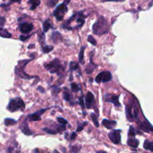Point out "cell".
I'll use <instances>...</instances> for the list:
<instances>
[{
  "instance_id": "484cf974",
  "label": "cell",
  "mask_w": 153,
  "mask_h": 153,
  "mask_svg": "<svg viewBox=\"0 0 153 153\" xmlns=\"http://www.w3.org/2000/svg\"><path fill=\"white\" fill-rule=\"evenodd\" d=\"M70 150H71V153H78L81 149V146H71L70 147Z\"/></svg>"
},
{
  "instance_id": "f35d334b",
  "label": "cell",
  "mask_w": 153,
  "mask_h": 153,
  "mask_svg": "<svg viewBox=\"0 0 153 153\" xmlns=\"http://www.w3.org/2000/svg\"><path fill=\"white\" fill-rule=\"evenodd\" d=\"M30 37V36L28 35V36H24V35H21L20 37V40H22V41H26L27 39H28Z\"/></svg>"
},
{
  "instance_id": "277c9868",
  "label": "cell",
  "mask_w": 153,
  "mask_h": 153,
  "mask_svg": "<svg viewBox=\"0 0 153 153\" xmlns=\"http://www.w3.org/2000/svg\"><path fill=\"white\" fill-rule=\"evenodd\" d=\"M45 67L51 73H58L59 72H61L63 69L58 59H55L52 62L46 63L45 65Z\"/></svg>"
},
{
  "instance_id": "44dd1931",
  "label": "cell",
  "mask_w": 153,
  "mask_h": 153,
  "mask_svg": "<svg viewBox=\"0 0 153 153\" xmlns=\"http://www.w3.org/2000/svg\"><path fill=\"white\" fill-rule=\"evenodd\" d=\"M5 125L7 126H12V125H14V124H15L16 123V120H14V119H11V118H6L5 120Z\"/></svg>"
},
{
  "instance_id": "6da1fadb",
  "label": "cell",
  "mask_w": 153,
  "mask_h": 153,
  "mask_svg": "<svg viewBox=\"0 0 153 153\" xmlns=\"http://www.w3.org/2000/svg\"><path fill=\"white\" fill-rule=\"evenodd\" d=\"M109 27L105 19L103 16H101L96 22L93 26V32L96 35H102L108 32Z\"/></svg>"
},
{
  "instance_id": "7402d4cb",
  "label": "cell",
  "mask_w": 153,
  "mask_h": 153,
  "mask_svg": "<svg viewBox=\"0 0 153 153\" xmlns=\"http://www.w3.org/2000/svg\"><path fill=\"white\" fill-rule=\"evenodd\" d=\"M32 6H31V8H30V9L31 10H34V9H35L36 8H37V6L39 5V4L40 3V1H36V0H33V1H29L28 2Z\"/></svg>"
},
{
  "instance_id": "d4e9b609",
  "label": "cell",
  "mask_w": 153,
  "mask_h": 153,
  "mask_svg": "<svg viewBox=\"0 0 153 153\" xmlns=\"http://www.w3.org/2000/svg\"><path fill=\"white\" fill-rule=\"evenodd\" d=\"M42 49L43 52L44 53H49L52 50H53V46H45L42 48Z\"/></svg>"
},
{
  "instance_id": "4fadbf2b",
  "label": "cell",
  "mask_w": 153,
  "mask_h": 153,
  "mask_svg": "<svg viewBox=\"0 0 153 153\" xmlns=\"http://www.w3.org/2000/svg\"><path fill=\"white\" fill-rule=\"evenodd\" d=\"M20 128H21L22 132H23V134H25L26 135H32L33 134V132L29 129L26 122H23L20 126Z\"/></svg>"
},
{
  "instance_id": "e0dca14e",
  "label": "cell",
  "mask_w": 153,
  "mask_h": 153,
  "mask_svg": "<svg viewBox=\"0 0 153 153\" xmlns=\"http://www.w3.org/2000/svg\"><path fill=\"white\" fill-rule=\"evenodd\" d=\"M143 147L146 149L153 152V142H150L149 140H146L143 144Z\"/></svg>"
},
{
  "instance_id": "ac0fdd59",
  "label": "cell",
  "mask_w": 153,
  "mask_h": 153,
  "mask_svg": "<svg viewBox=\"0 0 153 153\" xmlns=\"http://www.w3.org/2000/svg\"><path fill=\"white\" fill-rule=\"evenodd\" d=\"M0 36L5 37V38H10V37H11V34H10L5 29L2 28V29H0Z\"/></svg>"
},
{
  "instance_id": "83f0119b",
  "label": "cell",
  "mask_w": 153,
  "mask_h": 153,
  "mask_svg": "<svg viewBox=\"0 0 153 153\" xmlns=\"http://www.w3.org/2000/svg\"><path fill=\"white\" fill-rule=\"evenodd\" d=\"M71 88H72V90L74 92H78L79 90V86L77 84L73 83V84H71Z\"/></svg>"
},
{
  "instance_id": "30bf717a",
  "label": "cell",
  "mask_w": 153,
  "mask_h": 153,
  "mask_svg": "<svg viewBox=\"0 0 153 153\" xmlns=\"http://www.w3.org/2000/svg\"><path fill=\"white\" fill-rule=\"evenodd\" d=\"M105 100L108 102H112L115 106H120L119 102V96L114 94H106Z\"/></svg>"
},
{
  "instance_id": "74e56055",
  "label": "cell",
  "mask_w": 153,
  "mask_h": 153,
  "mask_svg": "<svg viewBox=\"0 0 153 153\" xmlns=\"http://www.w3.org/2000/svg\"><path fill=\"white\" fill-rule=\"evenodd\" d=\"M79 104L81 106L82 108H85V103H84V99L82 97H80L79 98Z\"/></svg>"
},
{
  "instance_id": "2e32d148",
  "label": "cell",
  "mask_w": 153,
  "mask_h": 153,
  "mask_svg": "<svg viewBox=\"0 0 153 153\" xmlns=\"http://www.w3.org/2000/svg\"><path fill=\"white\" fill-rule=\"evenodd\" d=\"M140 128H142L143 131H145V132H149L150 130H152V126L147 123V122H142V123H140Z\"/></svg>"
},
{
  "instance_id": "9c48e42d",
  "label": "cell",
  "mask_w": 153,
  "mask_h": 153,
  "mask_svg": "<svg viewBox=\"0 0 153 153\" xmlns=\"http://www.w3.org/2000/svg\"><path fill=\"white\" fill-rule=\"evenodd\" d=\"M46 111V109H42L40 111H37L36 113L32 114L30 115L27 116V119H28V120L30 121H38L41 120V114L44 111Z\"/></svg>"
},
{
  "instance_id": "d6986e66",
  "label": "cell",
  "mask_w": 153,
  "mask_h": 153,
  "mask_svg": "<svg viewBox=\"0 0 153 153\" xmlns=\"http://www.w3.org/2000/svg\"><path fill=\"white\" fill-rule=\"evenodd\" d=\"M85 47H81L79 52V62L82 64L85 63L84 61V52H85Z\"/></svg>"
},
{
  "instance_id": "7a4b0ae2",
  "label": "cell",
  "mask_w": 153,
  "mask_h": 153,
  "mask_svg": "<svg viewBox=\"0 0 153 153\" xmlns=\"http://www.w3.org/2000/svg\"><path fill=\"white\" fill-rule=\"evenodd\" d=\"M31 60L30 59H26V60H22V61H20L18 62V64L15 68V73L17 75H19L20 77H21L22 79H33L34 78V76H30L29 75H28L25 73L24 71V69L26 67V64Z\"/></svg>"
},
{
  "instance_id": "d6a6232c",
  "label": "cell",
  "mask_w": 153,
  "mask_h": 153,
  "mask_svg": "<svg viewBox=\"0 0 153 153\" xmlns=\"http://www.w3.org/2000/svg\"><path fill=\"white\" fill-rule=\"evenodd\" d=\"M5 22V17L0 16V29H2V27L4 26Z\"/></svg>"
},
{
  "instance_id": "3957f363",
  "label": "cell",
  "mask_w": 153,
  "mask_h": 153,
  "mask_svg": "<svg viewBox=\"0 0 153 153\" xmlns=\"http://www.w3.org/2000/svg\"><path fill=\"white\" fill-rule=\"evenodd\" d=\"M24 108H25L24 102L20 98L16 97V98L11 99L8 105V110L11 112H15L20 110H23Z\"/></svg>"
},
{
  "instance_id": "ab89813d",
  "label": "cell",
  "mask_w": 153,
  "mask_h": 153,
  "mask_svg": "<svg viewBox=\"0 0 153 153\" xmlns=\"http://www.w3.org/2000/svg\"><path fill=\"white\" fill-rule=\"evenodd\" d=\"M77 136V134H76V133L75 132H73L72 134H71V136H70V140H74L75 137Z\"/></svg>"
},
{
  "instance_id": "d590c367",
  "label": "cell",
  "mask_w": 153,
  "mask_h": 153,
  "mask_svg": "<svg viewBox=\"0 0 153 153\" xmlns=\"http://www.w3.org/2000/svg\"><path fill=\"white\" fill-rule=\"evenodd\" d=\"M85 125H87V122H83L81 125H80L78 127V128H77V130H76V132H80V131H81L83 128H84V127L85 126Z\"/></svg>"
},
{
  "instance_id": "9a60e30c",
  "label": "cell",
  "mask_w": 153,
  "mask_h": 153,
  "mask_svg": "<svg viewBox=\"0 0 153 153\" xmlns=\"http://www.w3.org/2000/svg\"><path fill=\"white\" fill-rule=\"evenodd\" d=\"M52 39L55 43L59 42L60 40H61L62 37H61V34L59 32H53L52 34Z\"/></svg>"
},
{
  "instance_id": "5b68a950",
  "label": "cell",
  "mask_w": 153,
  "mask_h": 153,
  "mask_svg": "<svg viewBox=\"0 0 153 153\" xmlns=\"http://www.w3.org/2000/svg\"><path fill=\"white\" fill-rule=\"evenodd\" d=\"M67 11V7L66 5V3H62L57 7V8L54 11V16L57 18V20L61 21L63 18L64 14Z\"/></svg>"
},
{
  "instance_id": "8fae6325",
  "label": "cell",
  "mask_w": 153,
  "mask_h": 153,
  "mask_svg": "<svg viewBox=\"0 0 153 153\" xmlns=\"http://www.w3.org/2000/svg\"><path fill=\"white\" fill-rule=\"evenodd\" d=\"M93 101H94V96L91 92H88L85 98V103H86V106L87 108H91Z\"/></svg>"
},
{
  "instance_id": "4dcf8cb0",
  "label": "cell",
  "mask_w": 153,
  "mask_h": 153,
  "mask_svg": "<svg viewBox=\"0 0 153 153\" xmlns=\"http://www.w3.org/2000/svg\"><path fill=\"white\" fill-rule=\"evenodd\" d=\"M63 99H65V100L67 101H70L71 99V95H70V93H68V92H65L64 93H63Z\"/></svg>"
},
{
  "instance_id": "4316f807",
  "label": "cell",
  "mask_w": 153,
  "mask_h": 153,
  "mask_svg": "<svg viewBox=\"0 0 153 153\" xmlns=\"http://www.w3.org/2000/svg\"><path fill=\"white\" fill-rule=\"evenodd\" d=\"M57 120H58V122H59L60 124H61L62 126H66V125L68 123V122L65 119L62 118V117H58V118H57Z\"/></svg>"
},
{
  "instance_id": "1f68e13d",
  "label": "cell",
  "mask_w": 153,
  "mask_h": 153,
  "mask_svg": "<svg viewBox=\"0 0 153 153\" xmlns=\"http://www.w3.org/2000/svg\"><path fill=\"white\" fill-rule=\"evenodd\" d=\"M43 131H46V132L49 133V134H56L57 132L56 131H54L52 129H50V128H43Z\"/></svg>"
},
{
  "instance_id": "52a82bcc",
  "label": "cell",
  "mask_w": 153,
  "mask_h": 153,
  "mask_svg": "<svg viewBox=\"0 0 153 153\" xmlns=\"http://www.w3.org/2000/svg\"><path fill=\"white\" fill-rule=\"evenodd\" d=\"M120 130H114L108 134V137L112 142L115 144H119L121 142V134Z\"/></svg>"
},
{
  "instance_id": "ffe728a7",
  "label": "cell",
  "mask_w": 153,
  "mask_h": 153,
  "mask_svg": "<svg viewBox=\"0 0 153 153\" xmlns=\"http://www.w3.org/2000/svg\"><path fill=\"white\" fill-rule=\"evenodd\" d=\"M43 27V31H44V32H46L49 31V29L52 27L51 23H50V22H49V20H46V21L44 22Z\"/></svg>"
},
{
  "instance_id": "ba28073f",
  "label": "cell",
  "mask_w": 153,
  "mask_h": 153,
  "mask_svg": "<svg viewBox=\"0 0 153 153\" xmlns=\"http://www.w3.org/2000/svg\"><path fill=\"white\" fill-rule=\"evenodd\" d=\"M33 29V25L28 22H23L20 25V31L23 34H27L32 32Z\"/></svg>"
},
{
  "instance_id": "603a6c76",
  "label": "cell",
  "mask_w": 153,
  "mask_h": 153,
  "mask_svg": "<svg viewBox=\"0 0 153 153\" xmlns=\"http://www.w3.org/2000/svg\"><path fill=\"white\" fill-rule=\"evenodd\" d=\"M90 117H91V119H92V120L93 122V123H94V125H95L96 127H99V122L97 120V116L94 113H92L91 114H90Z\"/></svg>"
},
{
  "instance_id": "e575fe53",
  "label": "cell",
  "mask_w": 153,
  "mask_h": 153,
  "mask_svg": "<svg viewBox=\"0 0 153 153\" xmlns=\"http://www.w3.org/2000/svg\"><path fill=\"white\" fill-rule=\"evenodd\" d=\"M38 39H39V41H40V43H44V40H45V37H44V34H43V33H41V34L39 35Z\"/></svg>"
},
{
  "instance_id": "60d3db41",
  "label": "cell",
  "mask_w": 153,
  "mask_h": 153,
  "mask_svg": "<svg viewBox=\"0 0 153 153\" xmlns=\"http://www.w3.org/2000/svg\"><path fill=\"white\" fill-rule=\"evenodd\" d=\"M32 47H34V44H32V45H29L28 48V49H32Z\"/></svg>"
},
{
  "instance_id": "7c38bea8",
  "label": "cell",
  "mask_w": 153,
  "mask_h": 153,
  "mask_svg": "<svg viewBox=\"0 0 153 153\" xmlns=\"http://www.w3.org/2000/svg\"><path fill=\"white\" fill-rule=\"evenodd\" d=\"M102 125L105 127L106 128L108 129H111L113 128L114 127L116 126V122L114 121V120H107V119H104L102 122Z\"/></svg>"
},
{
  "instance_id": "5bb4252c",
  "label": "cell",
  "mask_w": 153,
  "mask_h": 153,
  "mask_svg": "<svg viewBox=\"0 0 153 153\" xmlns=\"http://www.w3.org/2000/svg\"><path fill=\"white\" fill-rule=\"evenodd\" d=\"M127 143H128V145L130 146L131 147L137 148V146H138V145H139V141H138V140L135 139V138H132V137H130V138H128V141H127Z\"/></svg>"
},
{
  "instance_id": "b9f144b4",
  "label": "cell",
  "mask_w": 153,
  "mask_h": 153,
  "mask_svg": "<svg viewBox=\"0 0 153 153\" xmlns=\"http://www.w3.org/2000/svg\"><path fill=\"white\" fill-rule=\"evenodd\" d=\"M97 153H107L106 152H104V151H99Z\"/></svg>"
},
{
  "instance_id": "836d02e7",
  "label": "cell",
  "mask_w": 153,
  "mask_h": 153,
  "mask_svg": "<svg viewBox=\"0 0 153 153\" xmlns=\"http://www.w3.org/2000/svg\"><path fill=\"white\" fill-rule=\"evenodd\" d=\"M66 130V127L65 126H59L58 127V129H57V132L59 133H61L62 132H64Z\"/></svg>"
},
{
  "instance_id": "cb8c5ba5",
  "label": "cell",
  "mask_w": 153,
  "mask_h": 153,
  "mask_svg": "<svg viewBox=\"0 0 153 153\" xmlns=\"http://www.w3.org/2000/svg\"><path fill=\"white\" fill-rule=\"evenodd\" d=\"M69 68L71 70H76V69H79V65H78V63H75V62H73V61H72V62H70L69 63Z\"/></svg>"
},
{
  "instance_id": "f546056e",
  "label": "cell",
  "mask_w": 153,
  "mask_h": 153,
  "mask_svg": "<svg viewBox=\"0 0 153 153\" xmlns=\"http://www.w3.org/2000/svg\"><path fill=\"white\" fill-rule=\"evenodd\" d=\"M135 134H136V132H135V130H134V127L131 126L130 127V128H129L128 135H129L130 137H134V136H135Z\"/></svg>"
},
{
  "instance_id": "8d00e7d4",
  "label": "cell",
  "mask_w": 153,
  "mask_h": 153,
  "mask_svg": "<svg viewBox=\"0 0 153 153\" xmlns=\"http://www.w3.org/2000/svg\"><path fill=\"white\" fill-rule=\"evenodd\" d=\"M56 3H57V1H49L47 2V5L49 7H53L56 5Z\"/></svg>"
},
{
  "instance_id": "f1b7e54d",
  "label": "cell",
  "mask_w": 153,
  "mask_h": 153,
  "mask_svg": "<svg viewBox=\"0 0 153 153\" xmlns=\"http://www.w3.org/2000/svg\"><path fill=\"white\" fill-rule=\"evenodd\" d=\"M87 40H88V42H90L92 45H94V46H96V40L93 37L92 35H89L88 36V38H87Z\"/></svg>"
},
{
  "instance_id": "8992f818",
  "label": "cell",
  "mask_w": 153,
  "mask_h": 153,
  "mask_svg": "<svg viewBox=\"0 0 153 153\" xmlns=\"http://www.w3.org/2000/svg\"><path fill=\"white\" fill-rule=\"evenodd\" d=\"M112 79V75L108 71H103L97 75L96 77L95 81L97 83H105L108 82Z\"/></svg>"
}]
</instances>
